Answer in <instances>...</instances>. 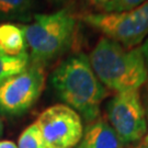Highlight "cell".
<instances>
[{"mask_svg": "<svg viewBox=\"0 0 148 148\" xmlns=\"http://www.w3.org/2000/svg\"><path fill=\"white\" fill-rule=\"evenodd\" d=\"M35 0H0V19L31 22Z\"/></svg>", "mask_w": 148, "mask_h": 148, "instance_id": "30bf717a", "label": "cell"}, {"mask_svg": "<svg viewBox=\"0 0 148 148\" xmlns=\"http://www.w3.org/2000/svg\"><path fill=\"white\" fill-rule=\"evenodd\" d=\"M36 125L46 148H73L84 134L81 116L66 104H55L38 115Z\"/></svg>", "mask_w": 148, "mask_h": 148, "instance_id": "52a82bcc", "label": "cell"}, {"mask_svg": "<svg viewBox=\"0 0 148 148\" xmlns=\"http://www.w3.org/2000/svg\"><path fill=\"white\" fill-rule=\"evenodd\" d=\"M18 148H46L36 123L27 126L18 139Z\"/></svg>", "mask_w": 148, "mask_h": 148, "instance_id": "7c38bea8", "label": "cell"}, {"mask_svg": "<svg viewBox=\"0 0 148 148\" xmlns=\"http://www.w3.org/2000/svg\"><path fill=\"white\" fill-rule=\"evenodd\" d=\"M0 48L7 55H19L27 52V43L20 25L12 23L0 24Z\"/></svg>", "mask_w": 148, "mask_h": 148, "instance_id": "9c48e42d", "label": "cell"}, {"mask_svg": "<svg viewBox=\"0 0 148 148\" xmlns=\"http://www.w3.org/2000/svg\"><path fill=\"white\" fill-rule=\"evenodd\" d=\"M45 86L44 67L35 64L0 82V113L14 116L27 112L41 97Z\"/></svg>", "mask_w": 148, "mask_h": 148, "instance_id": "5b68a950", "label": "cell"}, {"mask_svg": "<svg viewBox=\"0 0 148 148\" xmlns=\"http://www.w3.org/2000/svg\"><path fill=\"white\" fill-rule=\"evenodd\" d=\"M48 1L55 2V3H62V2H66V1H68V0H48Z\"/></svg>", "mask_w": 148, "mask_h": 148, "instance_id": "d6986e66", "label": "cell"}, {"mask_svg": "<svg viewBox=\"0 0 148 148\" xmlns=\"http://www.w3.org/2000/svg\"><path fill=\"white\" fill-rule=\"evenodd\" d=\"M144 109H145V114H146V120H147L148 124V95L145 97V103H143Z\"/></svg>", "mask_w": 148, "mask_h": 148, "instance_id": "2e32d148", "label": "cell"}, {"mask_svg": "<svg viewBox=\"0 0 148 148\" xmlns=\"http://www.w3.org/2000/svg\"><path fill=\"white\" fill-rule=\"evenodd\" d=\"M88 58L101 84L116 93L139 90L148 81V69L140 46L126 48L102 36Z\"/></svg>", "mask_w": 148, "mask_h": 148, "instance_id": "7a4b0ae2", "label": "cell"}, {"mask_svg": "<svg viewBox=\"0 0 148 148\" xmlns=\"http://www.w3.org/2000/svg\"><path fill=\"white\" fill-rule=\"evenodd\" d=\"M106 116L122 144L138 142L147 134L148 124L139 90L116 93L106 104Z\"/></svg>", "mask_w": 148, "mask_h": 148, "instance_id": "8992f818", "label": "cell"}, {"mask_svg": "<svg viewBox=\"0 0 148 148\" xmlns=\"http://www.w3.org/2000/svg\"><path fill=\"white\" fill-rule=\"evenodd\" d=\"M77 19L124 47H137L148 36V0L130 10L82 13Z\"/></svg>", "mask_w": 148, "mask_h": 148, "instance_id": "277c9868", "label": "cell"}, {"mask_svg": "<svg viewBox=\"0 0 148 148\" xmlns=\"http://www.w3.org/2000/svg\"><path fill=\"white\" fill-rule=\"evenodd\" d=\"M0 53H2V51H1V48H0Z\"/></svg>", "mask_w": 148, "mask_h": 148, "instance_id": "7402d4cb", "label": "cell"}, {"mask_svg": "<svg viewBox=\"0 0 148 148\" xmlns=\"http://www.w3.org/2000/svg\"><path fill=\"white\" fill-rule=\"evenodd\" d=\"M51 82L59 99L88 123L100 117L101 103L108 91L86 54H75L63 60L53 71Z\"/></svg>", "mask_w": 148, "mask_h": 148, "instance_id": "6da1fadb", "label": "cell"}, {"mask_svg": "<svg viewBox=\"0 0 148 148\" xmlns=\"http://www.w3.org/2000/svg\"><path fill=\"white\" fill-rule=\"evenodd\" d=\"M147 0H111L110 2L102 5L103 12H121V11L130 10L143 3Z\"/></svg>", "mask_w": 148, "mask_h": 148, "instance_id": "4fadbf2b", "label": "cell"}, {"mask_svg": "<svg viewBox=\"0 0 148 148\" xmlns=\"http://www.w3.org/2000/svg\"><path fill=\"white\" fill-rule=\"evenodd\" d=\"M140 49H142L144 59H145V63H146V66H147V69H148V36L146 37V40L142 43Z\"/></svg>", "mask_w": 148, "mask_h": 148, "instance_id": "5bb4252c", "label": "cell"}, {"mask_svg": "<svg viewBox=\"0 0 148 148\" xmlns=\"http://www.w3.org/2000/svg\"><path fill=\"white\" fill-rule=\"evenodd\" d=\"M78 19L69 8L52 13L34 14L29 24H21L30 63L45 65L67 52L74 42Z\"/></svg>", "mask_w": 148, "mask_h": 148, "instance_id": "3957f363", "label": "cell"}, {"mask_svg": "<svg viewBox=\"0 0 148 148\" xmlns=\"http://www.w3.org/2000/svg\"><path fill=\"white\" fill-rule=\"evenodd\" d=\"M2 133H3V125H2V121L0 119V137L2 136Z\"/></svg>", "mask_w": 148, "mask_h": 148, "instance_id": "ffe728a7", "label": "cell"}, {"mask_svg": "<svg viewBox=\"0 0 148 148\" xmlns=\"http://www.w3.org/2000/svg\"><path fill=\"white\" fill-rule=\"evenodd\" d=\"M0 148H18V146L10 140H0Z\"/></svg>", "mask_w": 148, "mask_h": 148, "instance_id": "9a60e30c", "label": "cell"}, {"mask_svg": "<svg viewBox=\"0 0 148 148\" xmlns=\"http://www.w3.org/2000/svg\"><path fill=\"white\" fill-rule=\"evenodd\" d=\"M140 148H148V146H142Z\"/></svg>", "mask_w": 148, "mask_h": 148, "instance_id": "44dd1931", "label": "cell"}, {"mask_svg": "<svg viewBox=\"0 0 148 148\" xmlns=\"http://www.w3.org/2000/svg\"><path fill=\"white\" fill-rule=\"evenodd\" d=\"M143 146H148V134H146V135H145V137H144Z\"/></svg>", "mask_w": 148, "mask_h": 148, "instance_id": "ac0fdd59", "label": "cell"}, {"mask_svg": "<svg viewBox=\"0 0 148 148\" xmlns=\"http://www.w3.org/2000/svg\"><path fill=\"white\" fill-rule=\"evenodd\" d=\"M95 3H97V5H100L101 7L102 5H104L106 3H108V2H110L111 0H92Z\"/></svg>", "mask_w": 148, "mask_h": 148, "instance_id": "e0dca14e", "label": "cell"}, {"mask_svg": "<svg viewBox=\"0 0 148 148\" xmlns=\"http://www.w3.org/2000/svg\"><path fill=\"white\" fill-rule=\"evenodd\" d=\"M78 148H123V144L109 122L99 117L87 125Z\"/></svg>", "mask_w": 148, "mask_h": 148, "instance_id": "ba28073f", "label": "cell"}, {"mask_svg": "<svg viewBox=\"0 0 148 148\" xmlns=\"http://www.w3.org/2000/svg\"><path fill=\"white\" fill-rule=\"evenodd\" d=\"M30 65V56L27 52L19 55H7L0 53V82L11 76L19 74Z\"/></svg>", "mask_w": 148, "mask_h": 148, "instance_id": "8fae6325", "label": "cell"}]
</instances>
